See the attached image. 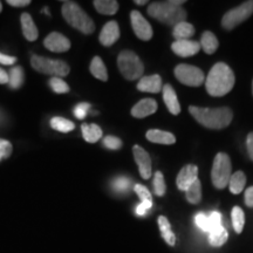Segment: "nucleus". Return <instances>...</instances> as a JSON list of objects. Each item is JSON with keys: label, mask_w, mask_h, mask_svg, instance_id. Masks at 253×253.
<instances>
[{"label": "nucleus", "mask_w": 253, "mask_h": 253, "mask_svg": "<svg viewBox=\"0 0 253 253\" xmlns=\"http://www.w3.org/2000/svg\"><path fill=\"white\" fill-rule=\"evenodd\" d=\"M236 84V78L226 63L218 62L211 68L207 80H205V87L207 91L211 96L220 97L230 93Z\"/></svg>", "instance_id": "obj_1"}, {"label": "nucleus", "mask_w": 253, "mask_h": 253, "mask_svg": "<svg viewBox=\"0 0 253 253\" xmlns=\"http://www.w3.org/2000/svg\"><path fill=\"white\" fill-rule=\"evenodd\" d=\"M185 0H168V1H154L148 7V14L161 23L173 25L186 20V11L182 7Z\"/></svg>", "instance_id": "obj_2"}, {"label": "nucleus", "mask_w": 253, "mask_h": 253, "mask_svg": "<svg viewBox=\"0 0 253 253\" xmlns=\"http://www.w3.org/2000/svg\"><path fill=\"white\" fill-rule=\"evenodd\" d=\"M189 112L199 125L208 129H224L232 122L233 113L227 107L221 108H201L190 106Z\"/></svg>", "instance_id": "obj_3"}, {"label": "nucleus", "mask_w": 253, "mask_h": 253, "mask_svg": "<svg viewBox=\"0 0 253 253\" xmlns=\"http://www.w3.org/2000/svg\"><path fill=\"white\" fill-rule=\"evenodd\" d=\"M62 17L72 27L84 34H90L95 31L94 21L89 15L74 1H65L62 5Z\"/></svg>", "instance_id": "obj_4"}, {"label": "nucleus", "mask_w": 253, "mask_h": 253, "mask_svg": "<svg viewBox=\"0 0 253 253\" xmlns=\"http://www.w3.org/2000/svg\"><path fill=\"white\" fill-rule=\"evenodd\" d=\"M118 66L121 74L129 81L141 79L144 72L143 62L136 53L131 50H123L118 56Z\"/></svg>", "instance_id": "obj_5"}, {"label": "nucleus", "mask_w": 253, "mask_h": 253, "mask_svg": "<svg viewBox=\"0 0 253 253\" xmlns=\"http://www.w3.org/2000/svg\"><path fill=\"white\" fill-rule=\"evenodd\" d=\"M231 175H232V166L229 155L224 153L217 154L211 170V179L214 188L221 190L229 185Z\"/></svg>", "instance_id": "obj_6"}, {"label": "nucleus", "mask_w": 253, "mask_h": 253, "mask_svg": "<svg viewBox=\"0 0 253 253\" xmlns=\"http://www.w3.org/2000/svg\"><path fill=\"white\" fill-rule=\"evenodd\" d=\"M31 65L37 72L46 75H53L54 78H63L69 74L68 65L62 60H53L40 55H33L31 58Z\"/></svg>", "instance_id": "obj_7"}, {"label": "nucleus", "mask_w": 253, "mask_h": 253, "mask_svg": "<svg viewBox=\"0 0 253 253\" xmlns=\"http://www.w3.org/2000/svg\"><path fill=\"white\" fill-rule=\"evenodd\" d=\"M252 14L253 0H250V1L243 2V4L239 5L238 7L226 12V13L224 14L223 19H221V26L227 31H231L238 26V25L242 24L243 21H245L246 19H249Z\"/></svg>", "instance_id": "obj_8"}, {"label": "nucleus", "mask_w": 253, "mask_h": 253, "mask_svg": "<svg viewBox=\"0 0 253 253\" xmlns=\"http://www.w3.org/2000/svg\"><path fill=\"white\" fill-rule=\"evenodd\" d=\"M175 77L181 84L189 87H199L205 81V75L202 69L186 63L177 66L175 68Z\"/></svg>", "instance_id": "obj_9"}, {"label": "nucleus", "mask_w": 253, "mask_h": 253, "mask_svg": "<svg viewBox=\"0 0 253 253\" xmlns=\"http://www.w3.org/2000/svg\"><path fill=\"white\" fill-rule=\"evenodd\" d=\"M130 21L132 30L138 39L148 41L153 38V28L150 24L145 20V18L138 11H132L130 13Z\"/></svg>", "instance_id": "obj_10"}, {"label": "nucleus", "mask_w": 253, "mask_h": 253, "mask_svg": "<svg viewBox=\"0 0 253 253\" xmlns=\"http://www.w3.org/2000/svg\"><path fill=\"white\" fill-rule=\"evenodd\" d=\"M132 154H134V158L138 167L141 177L143 179H149L151 177V160L149 154L137 144L132 148Z\"/></svg>", "instance_id": "obj_11"}, {"label": "nucleus", "mask_w": 253, "mask_h": 253, "mask_svg": "<svg viewBox=\"0 0 253 253\" xmlns=\"http://www.w3.org/2000/svg\"><path fill=\"white\" fill-rule=\"evenodd\" d=\"M196 179H198V167L195 164H186L182 168L177 176V188L182 191H186Z\"/></svg>", "instance_id": "obj_12"}, {"label": "nucleus", "mask_w": 253, "mask_h": 253, "mask_svg": "<svg viewBox=\"0 0 253 253\" xmlns=\"http://www.w3.org/2000/svg\"><path fill=\"white\" fill-rule=\"evenodd\" d=\"M43 45L50 52L55 53H62L67 52V50L71 48V41H69L68 38L62 36L61 33H58V32H52L49 33L47 38L43 41Z\"/></svg>", "instance_id": "obj_13"}, {"label": "nucleus", "mask_w": 253, "mask_h": 253, "mask_svg": "<svg viewBox=\"0 0 253 253\" xmlns=\"http://www.w3.org/2000/svg\"><path fill=\"white\" fill-rule=\"evenodd\" d=\"M172 52L182 58L196 55L201 50V43L192 40H176L171 45Z\"/></svg>", "instance_id": "obj_14"}, {"label": "nucleus", "mask_w": 253, "mask_h": 253, "mask_svg": "<svg viewBox=\"0 0 253 253\" xmlns=\"http://www.w3.org/2000/svg\"><path fill=\"white\" fill-rule=\"evenodd\" d=\"M120 38V27L116 21H109L104 25L102 31L100 33V42L101 45L109 47L114 45Z\"/></svg>", "instance_id": "obj_15"}, {"label": "nucleus", "mask_w": 253, "mask_h": 253, "mask_svg": "<svg viewBox=\"0 0 253 253\" xmlns=\"http://www.w3.org/2000/svg\"><path fill=\"white\" fill-rule=\"evenodd\" d=\"M157 110V102L154 99H143L132 107L131 115L136 119H144Z\"/></svg>", "instance_id": "obj_16"}, {"label": "nucleus", "mask_w": 253, "mask_h": 253, "mask_svg": "<svg viewBox=\"0 0 253 253\" xmlns=\"http://www.w3.org/2000/svg\"><path fill=\"white\" fill-rule=\"evenodd\" d=\"M162 88V79L157 74L141 78V80L137 84V89L140 91H144V93L156 94L160 93Z\"/></svg>", "instance_id": "obj_17"}, {"label": "nucleus", "mask_w": 253, "mask_h": 253, "mask_svg": "<svg viewBox=\"0 0 253 253\" xmlns=\"http://www.w3.org/2000/svg\"><path fill=\"white\" fill-rule=\"evenodd\" d=\"M163 91V100L166 103L168 110L172 114V115H178L181 113V104L177 99L176 91L173 89L171 84H164L162 88Z\"/></svg>", "instance_id": "obj_18"}, {"label": "nucleus", "mask_w": 253, "mask_h": 253, "mask_svg": "<svg viewBox=\"0 0 253 253\" xmlns=\"http://www.w3.org/2000/svg\"><path fill=\"white\" fill-rule=\"evenodd\" d=\"M145 136H147V140L153 142V143L170 145L176 142L175 135L169 131L158 130V129H151V130H148L147 135Z\"/></svg>", "instance_id": "obj_19"}, {"label": "nucleus", "mask_w": 253, "mask_h": 253, "mask_svg": "<svg viewBox=\"0 0 253 253\" xmlns=\"http://www.w3.org/2000/svg\"><path fill=\"white\" fill-rule=\"evenodd\" d=\"M21 28H23V34L28 41H36L39 37V32L34 24L33 19L28 13H23L20 18Z\"/></svg>", "instance_id": "obj_20"}, {"label": "nucleus", "mask_w": 253, "mask_h": 253, "mask_svg": "<svg viewBox=\"0 0 253 253\" xmlns=\"http://www.w3.org/2000/svg\"><path fill=\"white\" fill-rule=\"evenodd\" d=\"M199 43H201V48H203L207 54H213L217 50L218 46H219L217 37L210 31L204 32V33L202 34L201 42Z\"/></svg>", "instance_id": "obj_21"}, {"label": "nucleus", "mask_w": 253, "mask_h": 253, "mask_svg": "<svg viewBox=\"0 0 253 253\" xmlns=\"http://www.w3.org/2000/svg\"><path fill=\"white\" fill-rule=\"evenodd\" d=\"M227 238H229V233H227L226 229L223 225L216 227V229L211 230L209 232V243L214 248L223 246L227 242Z\"/></svg>", "instance_id": "obj_22"}, {"label": "nucleus", "mask_w": 253, "mask_h": 253, "mask_svg": "<svg viewBox=\"0 0 253 253\" xmlns=\"http://www.w3.org/2000/svg\"><path fill=\"white\" fill-rule=\"evenodd\" d=\"M82 135H84V138L89 143H95L102 137V129L100 128L97 125H87V123H84L81 126Z\"/></svg>", "instance_id": "obj_23"}, {"label": "nucleus", "mask_w": 253, "mask_h": 253, "mask_svg": "<svg viewBox=\"0 0 253 253\" xmlns=\"http://www.w3.org/2000/svg\"><path fill=\"white\" fill-rule=\"evenodd\" d=\"M158 226H160L161 233H162L163 239L166 240L168 245L173 246L176 244V236L171 231V225H170L169 220L164 216L158 217Z\"/></svg>", "instance_id": "obj_24"}, {"label": "nucleus", "mask_w": 253, "mask_h": 253, "mask_svg": "<svg viewBox=\"0 0 253 253\" xmlns=\"http://www.w3.org/2000/svg\"><path fill=\"white\" fill-rule=\"evenodd\" d=\"M195 34V27L191 24L183 21L173 26L172 36L176 40H189Z\"/></svg>", "instance_id": "obj_25"}, {"label": "nucleus", "mask_w": 253, "mask_h": 253, "mask_svg": "<svg viewBox=\"0 0 253 253\" xmlns=\"http://www.w3.org/2000/svg\"><path fill=\"white\" fill-rule=\"evenodd\" d=\"M89 71L91 75L96 79H99L101 81H107L108 80V73H107V68L104 66L102 59L100 56H94L93 60L90 62Z\"/></svg>", "instance_id": "obj_26"}, {"label": "nucleus", "mask_w": 253, "mask_h": 253, "mask_svg": "<svg viewBox=\"0 0 253 253\" xmlns=\"http://www.w3.org/2000/svg\"><path fill=\"white\" fill-rule=\"evenodd\" d=\"M96 11L104 15H114L119 11V2L116 0H95Z\"/></svg>", "instance_id": "obj_27"}, {"label": "nucleus", "mask_w": 253, "mask_h": 253, "mask_svg": "<svg viewBox=\"0 0 253 253\" xmlns=\"http://www.w3.org/2000/svg\"><path fill=\"white\" fill-rule=\"evenodd\" d=\"M246 184V176L243 171H237L231 175V178L229 181V188L230 191L233 195H239L245 188Z\"/></svg>", "instance_id": "obj_28"}, {"label": "nucleus", "mask_w": 253, "mask_h": 253, "mask_svg": "<svg viewBox=\"0 0 253 253\" xmlns=\"http://www.w3.org/2000/svg\"><path fill=\"white\" fill-rule=\"evenodd\" d=\"M24 79H25V74H24V69L20 66L18 67H13L9 71L8 74V86L11 89H18L23 86L24 84Z\"/></svg>", "instance_id": "obj_29"}, {"label": "nucleus", "mask_w": 253, "mask_h": 253, "mask_svg": "<svg viewBox=\"0 0 253 253\" xmlns=\"http://www.w3.org/2000/svg\"><path fill=\"white\" fill-rule=\"evenodd\" d=\"M185 196L189 203L191 204H198L202 201V184L199 179H196L190 185V188L185 191Z\"/></svg>", "instance_id": "obj_30"}, {"label": "nucleus", "mask_w": 253, "mask_h": 253, "mask_svg": "<svg viewBox=\"0 0 253 253\" xmlns=\"http://www.w3.org/2000/svg\"><path fill=\"white\" fill-rule=\"evenodd\" d=\"M50 126L54 130H58L60 132H69L75 128V125L69 120L61 118V116H55L50 120Z\"/></svg>", "instance_id": "obj_31"}, {"label": "nucleus", "mask_w": 253, "mask_h": 253, "mask_svg": "<svg viewBox=\"0 0 253 253\" xmlns=\"http://www.w3.org/2000/svg\"><path fill=\"white\" fill-rule=\"evenodd\" d=\"M232 217V226L237 233H242L245 225V213L239 207H235L231 212Z\"/></svg>", "instance_id": "obj_32"}, {"label": "nucleus", "mask_w": 253, "mask_h": 253, "mask_svg": "<svg viewBox=\"0 0 253 253\" xmlns=\"http://www.w3.org/2000/svg\"><path fill=\"white\" fill-rule=\"evenodd\" d=\"M49 86L56 94H65L69 91V86L61 78H52L49 80Z\"/></svg>", "instance_id": "obj_33"}, {"label": "nucleus", "mask_w": 253, "mask_h": 253, "mask_svg": "<svg viewBox=\"0 0 253 253\" xmlns=\"http://www.w3.org/2000/svg\"><path fill=\"white\" fill-rule=\"evenodd\" d=\"M154 190H155V194L157 196H164L166 194V190H167V186H166V181H164V176L163 173L161 171H157L155 173V177H154Z\"/></svg>", "instance_id": "obj_34"}, {"label": "nucleus", "mask_w": 253, "mask_h": 253, "mask_svg": "<svg viewBox=\"0 0 253 253\" xmlns=\"http://www.w3.org/2000/svg\"><path fill=\"white\" fill-rule=\"evenodd\" d=\"M130 179L128 177L125 176H120L118 178H115L112 183L113 189L115 190L116 192H126L130 188Z\"/></svg>", "instance_id": "obj_35"}, {"label": "nucleus", "mask_w": 253, "mask_h": 253, "mask_svg": "<svg viewBox=\"0 0 253 253\" xmlns=\"http://www.w3.org/2000/svg\"><path fill=\"white\" fill-rule=\"evenodd\" d=\"M103 145L110 150H119L122 148V141L116 136H106L103 138Z\"/></svg>", "instance_id": "obj_36"}, {"label": "nucleus", "mask_w": 253, "mask_h": 253, "mask_svg": "<svg viewBox=\"0 0 253 253\" xmlns=\"http://www.w3.org/2000/svg\"><path fill=\"white\" fill-rule=\"evenodd\" d=\"M88 112H90V104L87 102H81L75 107L73 113H74L75 118L79 120H84L87 116Z\"/></svg>", "instance_id": "obj_37"}, {"label": "nucleus", "mask_w": 253, "mask_h": 253, "mask_svg": "<svg viewBox=\"0 0 253 253\" xmlns=\"http://www.w3.org/2000/svg\"><path fill=\"white\" fill-rule=\"evenodd\" d=\"M12 150H13V148H12L11 142L4 140V138H0V161L11 156Z\"/></svg>", "instance_id": "obj_38"}, {"label": "nucleus", "mask_w": 253, "mask_h": 253, "mask_svg": "<svg viewBox=\"0 0 253 253\" xmlns=\"http://www.w3.org/2000/svg\"><path fill=\"white\" fill-rule=\"evenodd\" d=\"M196 225H197L199 229L204 232H208L210 231V221H209V216L205 213H198L197 216L195 217Z\"/></svg>", "instance_id": "obj_39"}, {"label": "nucleus", "mask_w": 253, "mask_h": 253, "mask_svg": "<svg viewBox=\"0 0 253 253\" xmlns=\"http://www.w3.org/2000/svg\"><path fill=\"white\" fill-rule=\"evenodd\" d=\"M134 190L136 194H137L138 197H140L141 202H153V196H151L150 191L145 188L144 185L136 184Z\"/></svg>", "instance_id": "obj_40"}, {"label": "nucleus", "mask_w": 253, "mask_h": 253, "mask_svg": "<svg viewBox=\"0 0 253 253\" xmlns=\"http://www.w3.org/2000/svg\"><path fill=\"white\" fill-rule=\"evenodd\" d=\"M209 221H210V231L216 229V227L221 226V214L217 211H213L212 213L209 216ZM209 231V232H210Z\"/></svg>", "instance_id": "obj_41"}, {"label": "nucleus", "mask_w": 253, "mask_h": 253, "mask_svg": "<svg viewBox=\"0 0 253 253\" xmlns=\"http://www.w3.org/2000/svg\"><path fill=\"white\" fill-rule=\"evenodd\" d=\"M153 207V202H141L140 204L136 207V214L137 216H144Z\"/></svg>", "instance_id": "obj_42"}, {"label": "nucleus", "mask_w": 253, "mask_h": 253, "mask_svg": "<svg viewBox=\"0 0 253 253\" xmlns=\"http://www.w3.org/2000/svg\"><path fill=\"white\" fill-rule=\"evenodd\" d=\"M15 61H17V59H15L14 56L4 54V53H0V63H1V65L11 66L13 65Z\"/></svg>", "instance_id": "obj_43"}, {"label": "nucleus", "mask_w": 253, "mask_h": 253, "mask_svg": "<svg viewBox=\"0 0 253 253\" xmlns=\"http://www.w3.org/2000/svg\"><path fill=\"white\" fill-rule=\"evenodd\" d=\"M245 204L249 208H253V186H250L245 191Z\"/></svg>", "instance_id": "obj_44"}, {"label": "nucleus", "mask_w": 253, "mask_h": 253, "mask_svg": "<svg viewBox=\"0 0 253 253\" xmlns=\"http://www.w3.org/2000/svg\"><path fill=\"white\" fill-rule=\"evenodd\" d=\"M246 148H248L249 156L253 161V132H250L246 138Z\"/></svg>", "instance_id": "obj_45"}, {"label": "nucleus", "mask_w": 253, "mask_h": 253, "mask_svg": "<svg viewBox=\"0 0 253 253\" xmlns=\"http://www.w3.org/2000/svg\"><path fill=\"white\" fill-rule=\"evenodd\" d=\"M7 2L13 7H24V6L31 4L30 0H7Z\"/></svg>", "instance_id": "obj_46"}, {"label": "nucleus", "mask_w": 253, "mask_h": 253, "mask_svg": "<svg viewBox=\"0 0 253 253\" xmlns=\"http://www.w3.org/2000/svg\"><path fill=\"white\" fill-rule=\"evenodd\" d=\"M8 84V74L4 71V69L0 68V84Z\"/></svg>", "instance_id": "obj_47"}, {"label": "nucleus", "mask_w": 253, "mask_h": 253, "mask_svg": "<svg viewBox=\"0 0 253 253\" xmlns=\"http://www.w3.org/2000/svg\"><path fill=\"white\" fill-rule=\"evenodd\" d=\"M135 4L142 6V5L148 4V1H147V0H135Z\"/></svg>", "instance_id": "obj_48"}, {"label": "nucleus", "mask_w": 253, "mask_h": 253, "mask_svg": "<svg viewBox=\"0 0 253 253\" xmlns=\"http://www.w3.org/2000/svg\"><path fill=\"white\" fill-rule=\"evenodd\" d=\"M43 12H45V13H47V15H49V11H48V7L43 8Z\"/></svg>", "instance_id": "obj_49"}, {"label": "nucleus", "mask_w": 253, "mask_h": 253, "mask_svg": "<svg viewBox=\"0 0 253 253\" xmlns=\"http://www.w3.org/2000/svg\"><path fill=\"white\" fill-rule=\"evenodd\" d=\"M2 11V5H1V1H0V12Z\"/></svg>", "instance_id": "obj_50"}, {"label": "nucleus", "mask_w": 253, "mask_h": 253, "mask_svg": "<svg viewBox=\"0 0 253 253\" xmlns=\"http://www.w3.org/2000/svg\"><path fill=\"white\" fill-rule=\"evenodd\" d=\"M1 119H2V115H1V112H0V121H1Z\"/></svg>", "instance_id": "obj_51"}, {"label": "nucleus", "mask_w": 253, "mask_h": 253, "mask_svg": "<svg viewBox=\"0 0 253 253\" xmlns=\"http://www.w3.org/2000/svg\"><path fill=\"white\" fill-rule=\"evenodd\" d=\"M252 94H253V81H252Z\"/></svg>", "instance_id": "obj_52"}]
</instances>
